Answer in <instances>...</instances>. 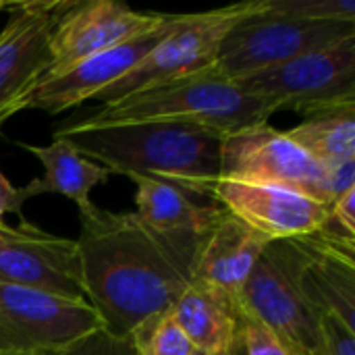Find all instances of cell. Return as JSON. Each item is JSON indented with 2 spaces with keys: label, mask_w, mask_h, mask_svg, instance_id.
<instances>
[{
  "label": "cell",
  "mask_w": 355,
  "mask_h": 355,
  "mask_svg": "<svg viewBox=\"0 0 355 355\" xmlns=\"http://www.w3.org/2000/svg\"><path fill=\"white\" fill-rule=\"evenodd\" d=\"M77 241L85 300L106 329L131 335L141 322L173 308L193 283L204 235L162 233L135 212H110L96 204L79 212Z\"/></svg>",
  "instance_id": "cell-1"
},
{
  "label": "cell",
  "mask_w": 355,
  "mask_h": 355,
  "mask_svg": "<svg viewBox=\"0 0 355 355\" xmlns=\"http://www.w3.org/2000/svg\"><path fill=\"white\" fill-rule=\"evenodd\" d=\"M81 156L116 175H139L189 196H212L225 135L181 123H129L62 131Z\"/></svg>",
  "instance_id": "cell-2"
},
{
  "label": "cell",
  "mask_w": 355,
  "mask_h": 355,
  "mask_svg": "<svg viewBox=\"0 0 355 355\" xmlns=\"http://www.w3.org/2000/svg\"><path fill=\"white\" fill-rule=\"evenodd\" d=\"M272 114L275 108L264 98L208 69L67 119L54 127V133L129 123H181L231 135L264 125Z\"/></svg>",
  "instance_id": "cell-3"
},
{
  "label": "cell",
  "mask_w": 355,
  "mask_h": 355,
  "mask_svg": "<svg viewBox=\"0 0 355 355\" xmlns=\"http://www.w3.org/2000/svg\"><path fill=\"white\" fill-rule=\"evenodd\" d=\"M258 6L260 0H248L206 12L173 15L166 35L125 77L102 89L94 100L102 106L114 104L133 94L212 69L227 33Z\"/></svg>",
  "instance_id": "cell-4"
},
{
  "label": "cell",
  "mask_w": 355,
  "mask_h": 355,
  "mask_svg": "<svg viewBox=\"0 0 355 355\" xmlns=\"http://www.w3.org/2000/svg\"><path fill=\"white\" fill-rule=\"evenodd\" d=\"M354 37L355 23L287 19L266 12L260 0V6L227 33L212 69L237 79Z\"/></svg>",
  "instance_id": "cell-5"
},
{
  "label": "cell",
  "mask_w": 355,
  "mask_h": 355,
  "mask_svg": "<svg viewBox=\"0 0 355 355\" xmlns=\"http://www.w3.org/2000/svg\"><path fill=\"white\" fill-rule=\"evenodd\" d=\"M233 81L245 92L264 98L275 112L297 110L312 116L354 106L355 37Z\"/></svg>",
  "instance_id": "cell-6"
},
{
  "label": "cell",
  "mask_w": 355,
  "mask_h": 355,
  "mask_svg": "<svg viewBox=\"0 0 355 355\" xmlns=\"http://www.w3.org/2000/svg\"><path fill=\"white\" fill-rule=\"evenodd\" d=\"M302 252L291 241H272L258 258L239 304L260 318L291 352L320 355V314L300 287Z\"/></svg>",
  "instance_id": "cell-7"
},
{
  "label": "cell",
  "mask_w": 355,
  "mask_h": 355,
  "mask_svg": "<svg viewBox=\"0 0 355 355\" xmlns=\"http://www.w3.org/2000/svg\"><path fill=\"white\" fill-rule=\"evenodd\" d=\"M220 179L279 187L333 206L327 185V166L295 146L285 131L268 123L225 135Z\"/></svg>",
  "instance_id": "cell-8"
},
{
  "label": "cell",
  "mask_w": 355,
  "mask_h": 355,
  "mask_svg": "<svg viewBox=\"0 0 355 355\" xmlns=\"http://www.w3.org/2000/svg\"><path fill=\"white\" fill-rule=\"evenodd\" d=\"M104 327L87 300L0 283V345L12 354L56 355Z\"/></svg>",
  "instance_id": "cell-9"
},
{
  "label": "cell",
  "mask_w": 355,
  "mask_h": 355,
  "mask_svg": "<svg viewBox=\"0 0 355 355\" xmlns=\"http://www.w3.org/2000/svg\"><path fill=\"white\" fill-rule=\"evenodd\" d=\"M71 0H19L8 6L0 31V129L25 110L52 64L50 37Z\"/></svg>",
  "instance_id": "cell-10"
},
{
  "label": "cell",
  "mask_w": 355,
  "mask_h": 355,
  "mask_svg": "<svg viewBox=\"0 0 355 355\" xmlns=\"http://www.w3.org/2000/svg\"><path fill=\"white\" fill-rule=\"evenodd\" d=\"M166 21L168 15L133 10L116 0H73L54 25L50 37L52 64L44 81L94 54L154 31Z\"/></svg>",
  "instance_id": "cell-11"
},
{
  "label": "cell",
  "mask_w": 355,
  "mask_h": 355,
  "mask_svg": "<svg viewBox=\"0 0 355 355\" xmlns=\"http://www.w3.org/2000/svg\"><path fill=\"white\" fill-rule=\"evenodd\" d=\"M0 283L85 300L75 239L50 235L25 218L0 225Z\"/></svg>",
  "instance_id": "cell-12"
},
{
  "label": "cell",
  "mask_w": 355,
  "mask_h": 355,
  "mask_svg": "<svg viewBox=\"0 0 355 355\" xmlns=\"http://www.w3.org/2000/svg\"><path fill=\"white\" fill-rule=\"evenodd\" d=\"M212 198L268 243L312 237L331 216V206L279 187L218 179Z\"/></svg>",
  "instance_id": "cell-13"
},
{
  "label": "cell",
  "mask_w": 355,
  "mask_h": 355,
  "mask_svg": "<svg viewBox=\"0 0 355 355\" xmlns=\"http://www.w3.org/2000/svg\"><path fill=\"white\" fill-rule=\"evenodd\" d=\"M171 23L173 15H168V21L162 27L137 35L100 54H94L71 67L69 71L42 81L29 96L25 108H37L48 114H60L87 100H94L102 89L125 77L166 35Z\"/></svg>",
  "instance_id": "cell-14"
},
{
  "label": "cell",
  "mask_w": 355,
  "mask_h": 355,
  "mask_svg": "<svg viewBox=\"0 0 355 355\" xmlns=\"http://www.w3.org/2000/svg\"><path fill=\"white\" fill-rule=\"evenodd\" d=\"M295 243L302 252L297 279L308 304L355 331V245L320 233Z\"/></svg>",
  "instance_id": "cell-15"
},
{
  "label": "cell",
  "mask_w": 355,
  "mask_h": 355,
  "mask_svg": "<svg viewBox=\"0 0 355 355\" xmlns=\"http://www.w3.org/2000/svg\"><path fill=\"white\" fill-rule=\"evenodd\" d=\"M266 245V239L223 210L214 227L202 237L193 268V283L210 285L233 302H239Z\"/></svg>",
  "instance_id": "cell-16"
},
{
  "label": "cell",
  "mask_w": 355,
  "mask_h": 355,
  "mask_svg": "<svg viewBox=\"0 0 355 355\" xmlns=\"http://www.w3.org/2000/svg\"><path fill=\"white\" fill-rule=\"evenodd\" d=\"M17 146L33 154L44 166L42 179H33L23 189H19L21 204L35 196L60 193L73 200L79 212H87L94 206V202L89 200L92 189L104 185L112 175L108 168L81 156L77 148L64 137H54L48 146H31L23 141H17Z\"/></svg>",
  "instance_id": "cell-17"
},
{
  "label": "cell",
  "mask_w": 355,
  "mask_h": 355,
  "mask_svg": "<svg viewBox=\"0 0 355 355\" xmlns=\"http://www.w3.org/2000/svg\"><path fill=\"white\" fill-rule=\"evenodd\" d=\"M168 312L193 349L216 355L233 347L237 302L223 291L204 283H191Z\"/></svg>",
  "instance_id": "cell-18"
},
{
  "label": "cell",
  "mask_w": 355,
  "mask_h": 355,
  "mask_svg": "<svg viewBox=\"0 0 355 355\" xmlns=\"http://www.w3.org/2000/svg\"><path fill=\"white\" fill-rule=\"evenodd\" d=\"M135 187V206L137 218L162 233H193L206 235L214 223L220 218L223 208L218 206H200L183 189L146 179L139 175H127Z\"/></svg>",
  "instance_id": "cell-19"
},
{
  "label": "cell",
  "mask_w": 355,
  "mask_h": 355,
  "mask_svg": "<svg viewBox=\"0 0 355 355\" xmlns=\"http://www.w3.org/2000/svg\"><path fill=\"white\" fill-rule=\"evenodd\" d=\"M285 133L324 166L355 160V104L312 114Z\"/></svg>",
  "instance_id": "cell-20"
},
{
  "label": "cell",
  "mask_w": 355,
  "mask_h": 355,
  "mask_svg": "<svg viewBox=\"0 0 355 355\" xmlns=\"http://www.w3.org/2000/svg\"><path fill=\"white\" fill-rule=\"evenodd\" d=\"M137 355H189L193 345L173 320L171 312L148 318L131 333Z\"/></svg>",
  "instance_id": "cell-21"
},
{
  "label": "cell",
  "mask_w": 355,
  "mask_h": 355,
  "mask_svg": "<svg viewBox=\"0 0 355 355\" xmlns=\"http://www.w3.org/2000/svg\"><path fill=\"white\" fill-rule=\"evenodd\" d=\"M262 8L287 19L355 23L354 0H262Z\"/></svg>",
  "instance_id": "cell-22"
},
{
  "label": "cell",
  "mask_w": 355,
  "mask_h": 355,
  "mask_svg": "<svg viewBox=\"0 0 355 355\" xmlns=\"http://www.w3.org/2000/svg\"><path fill=\"white\" fill-rule=\"evenodd\" d=\"M235 349L237 355H291L285 343L239 302H237Z\"/></svg>",
  "instance_id": "cell-23"
},
{
  "label": "cell",
  "mask_w": 355,
  "mask_h": 355,
  "mask_svg": "<svg viewBox=\"0 0 355 355\" xmlns=\"http://www.w3.org/2000/svg\"><path fill=\"white\" fill-rule=\"evenodd\" d=\"M56 355H137V349L131 335H116L104 327L77 339Z\"/></svg>",
  "instance_id": "cell-24"
},
{
  "label": "cell",
  "mask_w": 355,
  "mask_h": 355,
  "mask_svg": "<svg viewBox=\"0 0 355 355\" xmlns=\"http://www.w3.org/2000/svg\"><path fill=\"white\" fill-rule=\"evenodd\" d=\"M320 355H355V331L333 316L320 318Z\"/></svg>",
  "instance_id": "cell-25"
},
{
  "label": "cell",
  "mask_w": 355,
  "mask_h": 355,
  "mask_svg": "<svg viewBox=\"0 0 355 355\" xmlns=\"http://www.w3.org/2000/svg\"><path fill=\"white\" fill-rule=\"evenodd\" d=\"M331 220L347 235L355 237V189L343 193L331 206Z\"/></svg>",
  "instance_id": "cell-26"
},
{
  "label": "cell",
  "mask_w": 355,
  "mask_h": 355,
  "mask_svg": "<svg viewBox=\"0 0 355 355\" xmlns=\"http://www.w3.org/2000/svg\"><path fill=\"white\" fill-rule=\"evenodd\" d=\"M21 208H23V204L19 200V189L12 187V183L0 173V225H4V216L10 214V212L17 214L23 220Z\"/></svg>",
  "instance_id": "cell-27"
},
{
  "label": "cell",
  "mask_w": 355,
  "mask_h": 355,
  "mask_svg": "<svg viewBox=\"0 0 355 355\" xmlns=\"http://www.w3.org/2000/svg\"><path fill=\"white\" fill-rule=\"evenodd\" d=\"M216 355H237V349H235V343H233V347L231 349H227V352H220V354Z\"/></svg>",
  "instance_id": "cell-28"
},
{
  "label": "cell",
  "mask_w": 355,
  "mask_h": 355,
  "mask_svg": "<svg viewBox=\"0 0 355 355\" xmlns=\"http://www.w3.org/2000/svg\"><path fill=\"white\" fill-rule=\"evenodd\" d=\"M8 6H10V2H6V0H0V10H8Z\"/></svg>",
  "instance_id": "cell-29"
},
{
  "label": "cell",
  "mask_w": 355,
  "mask_h": 355,
  "mask_svg": "<svg viewBox=\"0 0 355 355\" xmlns=\"http://www.w3.org/2000/svg\"><path fill=\"white\" fill-rule=\"evenodd\" d=\"M0 355H17V354H12V352H8L4 345H0Z\"/></svg>",
  "instance_id": "cell-30"
},
{
  "label": "cell",
  "mask_w": 355,
  "mask_h": 355,
  "mask_svg": "<svg viewBox=\"0 0 355 355\" xmlns=\"http://www.w3.org/2000/svg\"><path fill=\"white\" fill-rule=\"evenodd\" d=\"M189 355H206V354H202V352H198V349H193V352H191V354Z\"/></svg>",
  "instance_id": "cell-31"
}]
</instances>
